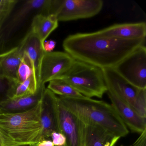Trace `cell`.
<instances>
[{"mask_svg": "<svg viewBox=\"0 0 146 146\" xmlns=\"http://www.w3.org/2000/svg\"><path fill=\"white\" fill-rule=\"evenodd\" d=\"M47 88L55 94L64 97L79 98L84 96L62 79H56L50 81Z\"/></svg>", "mask_w": 146, "mask_h": 146, "instance_id": "obj_20", "label": "cell"}, {"mask_svg": "<svg viewBox=\"0 0 146 146\" xmlns=\"http://www.w3.org/2000/svg\"><path fill=\"white\" fill-rule=\"evenodd\" d=\"M43 95L35 106L25 111L0 113L1 146H29L43 140L41 123Z\"/></svg>", "mask_w": 146, "mask_h": 146, "instance_id": "obj_2", "label": "cell"}, {"mask_svg": "<svg viewBox=\"0 0 146 146\" xmlns=\"http://www.w3.org/2000/svg\"><path fill=\"white\" fill-rule=\"evenodd\" d=\"M62 79L85 97L101 98L107 91L102 69L75 60Z\"/></svg>", "mask_w": 146, "mask_h": 146, "instance_id": "obj_4", "label": "cell"}, {"mask_svg": "<svg viewBox=\"0 0 146 146\" xmlns=\"http://www.w3.org/2000/svg\"><path fill=\"white\" fill-rule=\"evenodd\" d=\"M58 26V21L54 15L36 14L33 18L31 31L44 43L50 34Z\"/></svg>", "mask_w": 146, "mask_h": 146, "instance_id": "obj_18", "label": "cell"}, {"mask_svg": "<svg viewBox=\"0 0 146 146\" xmlns=\"http://www.w3.org/2000/svg\"><path fill=\"white\" fill-rule=\"evenodd\" d=\"M51 1L52 0H29L25 1L13 16L7 29L11 31L35 11H40L42 15H50Z\"/></svg>", "mask_w": 146, "mask_h": 146, "instance_id": "obj_17", "label": "cell"}, {"mask_svg": "<svg viewBox=\"0 0 146 146\" xmlns=\"http://www.w3.org/2000/svg\"><path fill=\"white\" fill-rule=\"evenodd\" d=\"M115 70L135 87L146 89V48L139 47L119 62Z\"/></svg>", "mask_w": 146, "mask_h": 146, "instance_id": "obj_7", "label": "cell"}, {"mask_svg": "<svg viewBox=\"0 0 146 146\" xmlns=\"http://www.w3.org/2000/svg\"><path fill=\"white\" fill-rule=\"evenodd\" d=\"M8 81L5 80L0 79V95L7 90L8 88ZM1 101H0V102Z\"/></svg>", "mask_w": 146, "mask_h": 146, "instance_id": "obj_26", "label": "cell"}, {"mask_svg": "<svg viewBox=\"0 0 146 146\" xmlns=\"http://www.w3.org/2000/svg\"><path fill=\"white\" fill-rule=\"evenodd\" d=\"M107 37L131 40L146 38V24L144 22L119 24L97 31Z\"/></svg>", "mask_w": 146, "mask_h": 146, "instance_id": "obj_12", "label": "cell"}, {"mask_svg": "<svg viewBox=\"0 0 146 146\" xmlns=\"http://www.w3.org/2000/svg\"><path fill=\"white\" fill-rule=\"evenodd\" d=\"M18 2L16 0H0V31Z\"/></svg>", "mask_w": 146, "mask_h": 146, "instance_id": "obj_22", "label": "cell"}, {"mask_svg": "<svg viewBox=\"0 0 146 146\" xmlns=\"http://www.w3.org/2000/svg\"><path fill=\"white\" fill-rule=\"evenodd\" d=\"M57 114L60 133L65 136L66 146H85V124L58 97Z\"/></svg>", "mask_w": 146, "mask_h": 146, "instance_id": "obj_8", "label": "cell"}, {"mask_svg": "<svg viewBox=\"0 0 146 146\" xmlns=\"http://www.w3.org/2000/svg\"><path fill=\"white\" fill-rule=\"evenodd\" d=\"M120 146H123V145H120Z\"/></svg>", "mask_w": 146, "mask_h": 146, "instance_id": "obj_29", "label": "cell"}, {"mask_svg": "<svg viewBox=\"0 0 146 146\" xmlns=\"http://www.w3.org/2000/svg\"><path fill=\"white\" fill-rule=\"evenodd\" d=\"M23 57L18 46L0 53V79L17 82L18 70Z\"/></svg>", "mask_w": 146, "mask_h": 146, "instance_id": "obj_13", "label": "cell"}, {"mask_svg": "<svg viewBox=\"0 0 146 146\" xmlns=\"http://www.w3.org/2000/svg\"><path fill=\"white\" fill-rule=\"evenodd\" d=\"M0 146H1V145H0Z\"/></svg>", "mask_w": 146, "mask_h": 146, "instance_id": "obj_30", "label": "cell"}, {"mask_svg": "<svg viewBox=\"0 0 146 146\" xmlns=\"http://www.w3.org/2000/svg\"><path fill=\"white\" fill-rule=\"evenodd\" d=\"M29 146H35V144H34V145H29Z\"/></svg>", "mask_w": 146, "mask_h": 146, "instance_id": "obj_28", "label": "cell"}, {"mask_svg": "<svg viewBox=\"0 0 146 146\" xmlns=\"http://www.w3.org/2000/svg\"><path fill=\"white\" fill-rule=\"evenodd\" d=\"M35 146H54L52 141L47 139H43L35 144Z\"/></svg>", "mask_w": 146, "mask_h": 146, "instance_id": "obj_27", "label": "cell"}, {"mask_svg": "<svg viewBox=\"0 0 146 146\" xmlns=\"http://www.w3.org/2000/svg\"><path fill=\"white\" fill-rule=\"evenodd\" d=\"M56 42L53 40L45 41L42 45L43 49L46 52H51L53 51L56 46Z\"/></svg>", "mask_w": 146, "mask_h": 146, "instance_id": "obj_24", "label": "cell"}, {"mask_svg": "<svg viewBox=\"0 0 146 146\" xmlns=\"http://www.w3.org/2000/svg\"><path fill=\"white\" fill-rule=\"evenodd\" d=\"M52 141L54 146H66V139L62 133L54 131L51 135Z\"/></svg>", "mask_w": 146, "mask_h": 146, "instance_id": "obj_23", "label": "cell"}, {"mask_svg": "<svg viewBox=\"0 0 146 146\" xmlns=\"http://www.w3.org/2000/svg\"><path fill=\"white\" fill-rule=\"evenodd\" d=\"M83 122L85 124V146H114L120 138L100 125Z\"/></svg>", "mask_w": 146, "mask_h": 146, "instance_id": "obj_14", "label": "cell"}, {"mask_svg": "<svg viewBox=\"0 0 146 146\" xmlns=\"http://www.w3.org/2000/svg\"><path fill=\"white\" fill-rule=\"evenodd\" d=\"M75 60L66 52H45L40 65L39 86L60 78L71 68Z\"/></svg>", "mask_w": 146, "mask_h": 146, "instance_id": "obj_9", "label": "cell"}, {"mask_svg": "<svg viewBox=\"0 0 146 146\" xmlns=\"http://www.w3.org/2000/svg\"><path fill=\"white\" fill-rule=\"evenodd\" d=\"M39 87V81L34 75L23 82H8L6 99L13 100L34 94Z\"/></svg>", "mask_w": 146, "mask_h": 146, "instance_id": "obj_19", "label": "cell"}, {"mask_svg": "<svg viewBox=\"0 0 146 146\" xmlns=\"http://www.w3.org/2000/svg\"><path fill=\"white\" fill-rule=\"evenodd\" d=\"M42 45L38 36L30 30L18 46L23 55L28 58L35 68L38 80L40 65L45 52Z\"/></svg>", "mask_w": 146, "mask_h": 146, "instance_id": "obj_15", "label": "cell"}, {"mask_svg": "<svg viewBox=\"0 0 146 146\" xmlns=\"http://www.w3.org/2000/svg\"><path fill=\"white\" fill-rule=\"evenodd\" d=\"M111 105L126 127L141 134L146 129V118L140 116L130 106L110 90L106 92Z\"/></svg>", "mask_w": 146, "mask_h": 146, "instance_id": "obj_10", "label": "cell"}, {"mask_svg": "<svg viewBox=\"0 0 146 146\" xmlns=\"http://www.w3.org/2000/svg\"><path fill=\"white\" fill-rule=\"evenodd\" d=\"M145 38L125 40L104 36L97 31L77 33L63 41L65 52L76 60L101 69L113 68L139 47L145 45Z\"/></svg>", "mask_w": 146, "mask_h": 146, "instance_id": "obj_1", "label": "cell"}, {"mask_svg": "<svg viewBox=\"0 0 146 146\" xmlns=\"http://www.w3.org/2000/svg\"><path fill=\"white\" fill-rule=\"evenodd\" d=\"M133 146H146V129L140 134Z\"/></svg>", "mask_w": 146, "mask_h": 146, "instance_id": "obj_25", "label": "cell"}, {"mask_svg": "<svg viewBox=\"0 0 146 146\" xmlns=\"http://www.w3.org/2000/svg\"><path fill=\"white\" fill-rule=\"evenodd\" d=\"M103 6L102 0H52L50 15L55 16L58 22L89 18L98 14Z\"/></svg>", "mask_w": 146, "mask_h": 146, "instance_id": "obj_6", "label": "cell"}, {"mask_svg": "<svg viewBox=\"0 0 146 146\" xmlns=\"http://www.w3.org/2000/svg\"><path fill=\"white\" fill-rule=\"evenodd\" d=\"M107 90L130 106L140 116L146 118V89L131 84L113 68L102 69Z\"/></svg>", "mask_w": 146, "mask_h": 146, "instance_id": "obj_5", "label": "cell"}, {"mask_svg": "<svg viewBox=\"0 0 146 146\" xmlns=\"http://www.w3.org/2000/svg\"><path fill=\"white\" fill-rule=\"evenodd\" d=\"M58 97L48 88L44 91L42 99L41 123L43 128V139L51 137L54 131L59 132L57 114Z\"/></svg>", "mask_w": 146, "mask_h": 146, "instance_id": "obj_11", "label": "cell"}, {"mask_svg": "<svg viewBox=\"0 0 146 146\" xmlns=\"http://www.w3.org/2000/svg\"><path fill=\"white\" fill-rule=\"evenodd\" d=\"M23 55V59L18 70V80L17 82H23L27 80L29 77L33 75H35L38 79L36 72L34 66L31 64L28 58L25 55Z\"/></svg>", "mask_w": 146, "mask_h": 146, "instance_id": "obj_21", "label": "cell"}, {"mask_svg": "<svg viewBox=\"0 0 146 146\" xmlns=\"http://www.w3.org/2000/svg\"><path fill=\"white\" fill-rule=\"evenodd\" d=\"M45 89V85H40L34 94L13 100H2L0 102V113L22 112L32 108L40 100Z\"/></svg>", "mask_w": 146, "mask_h": 146, "instance_id": "obj_16", "label": "cell"}, {"mask_svg": "<svg viewBox=\"0 0 146 146\" xmlns=\"http://www.w3.org/2000/svg\"><path fill=\"white\" fill-rule=\"evenodd\" d=\"M62 103L84 122L100 125L120 137L129 133L111 105L84 96L79 98L59 96Z\"/></svg>", "mask_w": 146, "mask_h": 146, "instance_id": "obj_3", "label": "cell"}]
</instances>
